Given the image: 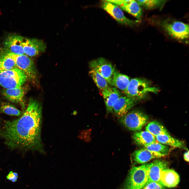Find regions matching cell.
<instances>
[{
  "instance_id": "44dd1931",
  "label": "cell",
  "mask_w": 189,
  "mask_h": 189,
  "mask_svg": "<svg viewBox=\"0 0 189 189\" xmlns=\"http://www.w3.org/2000/svg\"><path fill=\"white\" fill-rule=\"evenodd\" d=\"M130 80L128 76L115 70L113 74L111 86L124 92L127 87Z\"/></svg>"
},
{
  "instance_id": "cb8c5ba5",
  "label": "cell",
  "mask_w": 189,
  "mask_h": 189,
  "mask_svg": "<svg viewBox=\"0 0 189 189\" xmlns=\"http://www.w3.org/2000/svg\"><path fill=\"white\" fill-rule=\"evenodd\" d=\"M89 73L95 83L101 90L102 91L109 87L106 80L97 71L91 69Z\"/></svg>"
},
{
  "instance_id": "d6986e66",
  "label": "cell",
  "mask_w": 189,
  "mask_h": 189,
  "mask_svg": "<svg viewBox=\"0 0 189 189\" xmlns=\"http://www.w3.org/2000/svg\"><path fill=\"white\" fill-rule=\"evenodd\" d=\"M18 68L10 53L2 49L0 51V71L9 70Z\"/></svg>"
},
{
  "instance_id": "52a82bcc",
  "label": "cell",
  "mask_w": 189,
  "mask_h": 189,
  "mask_svg": "<svg viewBox=\"0 0 189 189\" xmlns=\"http://www.w3.org/2000/svg\"><path fill=\"white\" fill-rule=\"evenodd\" d=\"M91 69L97 71L111 86L114 73L115 70L113 65L103 57L93 60L89 63Z\"/></svg>"
},
{
  "instance_id": "7a4b0ae2",
  "label": "cell",
  "mask_w": 189,
  "mask_h": 189,
  "mask_svg": "<svg viewBox=\"0 0 189 189\" xmlns=\"http://www.w3.org/2000/svg\"><path fill=\"white\" fill-rule=\"evenodd\" d=\"M157 88L151 86L150 82L143 78L131 79L124 92L127 97L136 101L145 98L149 92L157 93Z\"/></svg>"
},
{
  "instance_id": "2e32d148",
  "label": "cell",
  "mask_w": 189,
  "mask_h": 189,
  "mask_svg": "<svg viewBox=\"0 0 189 189\" xmlns=\"http://www.w3.org/2000/svg\"><path fill=\"white\" fill-rule=\"evenodd\" d=\"M102 92L107 113L113 112L114 104L120 97L119 91L115 87L109 86Z\"/></svg>"
},
{
  "instance_id": "4dcf8cb0",
  "label": "cell",
  "mask_w": 189,
  "mask_h": 189,
  "mask_svg": "<svg viewBox=\"0 0 189 189\" xmlns=\"http://www.w3.org/2000/svg\"><path fill=\"white\" fill-rule=\"evenodd\" d=\"M189 150H188L184 154L183 158L185 161L188 162L189 160Z\"/></svg>"
},
{
  "instance_id": "9c48e42d",
  "label": "cell",
  "mask_w": 189,
  "mask_h": 189,
  "mask_svg": "<svg viewBox=\"0 0 189 189\" xmlns=\"http://www.w3.org/2000/svg\"><path fill=\"white\" fill-rule=\"evenodd\" d=\"M101 6L118 23L122 24L133 26L137 22V20H133L127 18L120 8L106 1H103Z\"/></svg>"
},
{
  "instance_id": "8fae6325",
  "label": "cell",
  "mask_w": 189,
  "mask_h": 189,
  "mask_svg": "<svg viewBox=\"0 0 189 189\" xmlns=\"http://www.w3.org/2000/svg\"><path fill=\"white\" fill-rule=\"evenodd\" d=\"M22 45L25 54L30 57L44 52L46 48V44L42 40L35 38H24Z\"/></svg>"
},
{
  "instance_id": "f1b7e54d",
  "label": "cell",
  "mask_w": 189,
  "mask_h": 189,
  "mask_svg": "<svg viewBox=\"0 0 189 189\" xmlns=\"http://www.w3.org/2000/svg\"><path fill=\"white\" fill-rule=\"evenodd\" d=\"M6 177L7 179L14 182L17 181L18 176L17 172L11 171L6 176Z\"/></svg>"
},
{
  "instance_id": "8992f818",
  "label": "cell",
  "mask_w": 189,
  "mask_h": 189,
  "mask_svg": "<svg viewBox=\"0 0 189 189\" xmlns=\"http://www.w3.org/2000/svg\"><path fill=\"white\" fill-rule=\"evenodd\" d=\"M148 116L138 111H133L127 113L120 118V122L128 130L136 131L140 130L147 123Z\"/></svg>"
},
{
  "instance_id": "603a6c76",
  "label": "cell",
  "mask_w": 189,
  "mask_h": 189,
  "mask_svg": "<svg viewBox=\"0 0 189 189\" xmlns=\"http://www.w3.org/2000/svg\"><path fill=\"white\" fill-rule=\"evenodd\" d=\"M145 129L155 137L160 135L169 134L166 128L156 121L149 122L146 127Z\"/></svg>"
},
{
  "instance_id": "83f0119b",
  "label": "cell",
  "mask_w": 189,
  "mask_h": 189,
  "mask_svg": "<svg viewBox=\"0 0 189 189\" xmlns=\"http://www.w3.org/2000/svg\"><path fill=\"white\" fill-rule=\"evenodd\" d=\"M160 182L146 183L141 189H165Z\"/></svg>"
},
{
  "instance_id": "ac0fdd59",
  "label": "cell",
  "mask_w": 189,
  "mask_h": 189,
  "mask_svg": "<svg viewBox=\"0 0 189 189\" xmlns=\"http://www.w3.org/2000/svg\"><path fill=\"white\" fill-rule=\"evenodd\" d=\"M132 138L136 144L144 146L156 141L155 137L146 130L134 133Z\"/></svg>"
},
{
  "instance_id": "7c38bea8",
  "label": "cell",
  "mask_w": 189,
  "mask_h": 189,
  "mask_svg": "<svg viewBox=\"0 0 189 189\" xmlns=\"http://www.w3.org/2000/svg\"><path fill=\"white\" fill-rule=\"evenodd\" d=\"M136 101L127 96L120 97L113 108V112L118 117H121L128 113L134 105Z\"/></svg>"
},
{
  "instance_id": "e0dca14e",
  "label": "cell",
  "mask_w": 189,
  "mask_h": 189,
  "mask_svg": "<svg viewBox=\"0 0 189 189\" xmlns=\"http://www.w3.org/2000/svg\"><path fill=\"white\" fill-rule=\"evenodd\" d=\"M168 164L167 161L162 159L156 160L151 162L146 183L159 182L161 172L163 170L167 168Z\"/></svg>"
},
{
  "instance_id": "5b68a950",
  "label": "cell",
  "mask_w": 189,
  "mask_h": 189,
  "mask_svg": "<svg viewBox=\"0 0 189 189\" xmlns=\"http://www.w3.org/2000/svg\"><path fill=\"white\" fill-rule=\"evenodd\" d=\"M10 53L17 67L24 72L27 79L34 84H38L39 79L38 72L31 57L25 54L18 55Z\"/></svg>"
},
{
  "instance_id": "ba28073f",
  "label": "cell",
  "mask_w": 189,
  "mask_h": 189,
  "mask_svg": "<svg viewBox=\"0 0 189 189\" xmlns=\"http://www.w3.org/2000/svg\"><path fill=\"white\" fill-rule=\"evenodd\" d=\"M162 26L168 33L175 38L184 40L188 38L189 27L188 24L180 21H174L164 23Z\"/></svg>"
},
{
  "instance_id": "30bf717a",
  "label": "cell",
  "mask_w": 189,
  "mask_h": 189,
  "mask_svg": "<svg viewBox=\"0 0 189 189\" xmlns=\"http://www.w3.org/2000/svg\"><path fill=\"white\" fill-rule=\"evenodd\" d=\"M24 38L17 35L8 36L4 40L2 49L6 51L16 55L25 54L22 44Z\"/></svg>"
},
{
  "instance_id": "d4e9b609",
  "label": "cell",
  "mask_w": 189,
  "mask_h": 189,
  "mask_svg": "<svg viewBox=\"0 0 189 189\" xmlns=\"http://www.w3.org/2000/svg\"><path fill=\"white\" fill-rule=\"evenodd\" d=\"M144 147L150 151L160 153L163 156L168 155L170 151L168 146L156 141Z\"/></svg>"
},
{
  "instance_id": "4fadbf2b",
  "label": "cell",
  "mask_w": 189,
  "mask_h": 189,
  "mask_svg": "<svg viewBox=\"0 0 189 189\" xmlns=\"http://www.w3.org/2000/svg\"><path fill=\"white\" fill-rule=\"evenodd\" d=\"M133 160L136 163L144 164L151 160L163 157L158 153L143 148L134 151L132 155Z\"/></svg>"
},
{
  "instance_id": "484cf974",
  "label": "cell",
  "mask_w": 189,
  "mask_h": 189,
  "mask_svg": "<svg viewBox=\"0 0 189 189\" xmlns=\"http://www.w3.org/2000/svg\"><path fill=\"white\" fill-rule=\"evenodd\" d=\"M0 111L9 115L19 117L23 113L14 106L8 103L2 105L0 107Z\"/></svg>"
},
{
  "instance_id": "4316f807",
  "label": "cell",
  "mask_w": 189,
  "mask_h": 189,
  "mask_svg": "<svg viewBox=\"0 0 189 189\" xmlns=\"http://www.w3.org/2000/svg\"><path fill=\"white\" fill-rule=\"evenodd\" d=\"M140 5L148 9H153L162 7L166 1L160 0H136Z\"/></svg>"
},
{
  "instance_id": "3957f363",
  "label": "cell",
  "mask_w": 189,
  "mask_h": 189,
  "mask_svg": "<svg viewBox=\"0 0 189 189\" xmlns=\"http://www.w3.org/2000/svg\"><path fill=\"white\" fill-rule=\"evenodd\" d=\"M151 165L150 163L133 167L127 177L124 189H141L148 180Z\"/></svg>"
},
{
  "instance_id": "f546056e",
  "label": "cell",
  "mask_w": 189,
  "mask_h": 189,
  "mask_svg": "<svg viewBox=\"0 0 189 189\" xmlns=\"http://www.w3.org/2000/svg\"><path fill=\"white\" fill-rule=\"evenodd\" d=\"M106 1L111 3L117 6H121L127 0H106Z\"/></svg>"
},
{
  "instance_id": "9a60e30c",
  "label": "cell",
  "mask_w": 189,
  "mask_h": 189,
  "mask_svg": "<svg viewBox=\"0 0 189 189\" xmlns=\"http://www.w3.org/2000/svg\"><path fill=\"white\" fill-rule=\"evenodd\" d=\"M180 181L179 175L172 169L167 168L161 172L159 182L165 187H175L178 185Z\"/></svg>"
},
{
  "instance_id": "5bb4252c",
  "label": "cell",
  "mask_w": 189,
  "mask_h": 189,
  "mask_svg": "<svg viewBox=\"0 0 189 189\" xmlns=\"http://www.w3.org/2000/svg\"><path fill=\"white\" fill-rule=\"evenodd\" d=\"M25 90L22 86L13 88L5 89L2 92L4 97L11 102L20 103L24 110L25 104L24 102V97Z\"/></svg>"
},
{
  "instance_id": "ffe728a7",
  "label": "cell",
  "mask_w": 189,
  "mask_h": 189,
  "mask_svg": "<svg viewBox=\"0 0 189 189\" xmlns=\"http://www.w3.org/2000/svg\"><path fill=\"white\" fill-rule=\"evenodd\" d=\"M120 8L136 18L140 19L142 15V10L136 1L127 0L120 6Z\"/></svg>"
},
{
  "instance_id": "6da1fadb",
  "label": "cell",
  "mask_w": 189,
  "mask_h": 189,
  "mask_svg": "<svg viewBox=\"0 0 189 189\" xmlns=\"http://www.w3.org/2000/svg\"><path fill=\"white\" fill-rule=\"evenodd\" d=\"M42 109L38 101L29 99L28 106L18 118L7 121L0 135L10 148L36 150L44 153L41 138Z\"/></svg>"
},
{
  "instance_id": "7402d4cb",
  "label": "cell",
  "mask_w": 189,
  "mask_h": 189,
  "mask_svg": "<svg viewBox=\"0 0 189 189\" xmlns=\"http://www.w3.org/2000/svg\"><path fill=\"white\" fill-rule=\"evenodd\" d=\"M155 138L156 140L159 142L164 145L176 148L187 149L183 141L173 138L170 134L160 135Z\"/></svg>"
},
{
  "instance_id": "277c9868",
  "label": "cell",
  "mask_w": 189,
  "mask_h": 189,
  "mask_svg": "<svg viewBox=\"0 0 189 189\" xmlns=\"http://www.w3.org/2000/svg\"><path fill=\"white\" fill-rule=\"evenodd\" d=\"M27 80L24 72L18 68L0 71V85L5 89L22 86Z\"/></svg>"
}]
</instances>
